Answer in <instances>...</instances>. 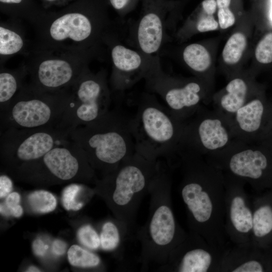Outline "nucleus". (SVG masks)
Returning a JSON list of instances; mask_svg holds the SVG:
<instances>
[{"label": "nucleus", "mask_w": 272, "mask_h": 272, "mask_svg": "<svg viewBox=\"0 0 272 272\" xmlns=\"http://www.w3.org/2000/svg\"><path fill=\"white\" fill-rule=\"evenodd\" d=\"M179 191L186 211L189 231L222 250L228 247L225 229V178L223 171L204 156L187 152L178 155Z\"/></svg>", "instance_id": "obj_1"}, {"label": "nucleus", "mask_w": 272, "mask_h": 272, "mask_svg": "<svg viewBox=\"0 0 272 272\" xmlns=\"http://www.w3.org/2000/svg\"><path fill=\"white\" fill-rule=\"evenodd\" d=\"M171 170L169 164L160 160L158 170L149 187L148 219L137 233L141 246L139 260L143 267L151 263L160 266L166 263L187 233L177 222L172 209Z\"/></svg>", "instance_id": "obj_2"}, {"label": "nucleus", "mask_w": 272, "mask_h": 272, "mask_svg": "<svg viewBox=\"0 0 272 272\" xmlns=\"http://www.w3.org/2000/svg\"><path fill=\"white\" fill-rule=\"evenodd\" d=\"M130 119L110 109L87 124L69 129V137L84 151L93 168L106 175L135 152Z\"/></svg>", "instance_id": "obj_3"}, {"label": "nucleus", "mask_w": 272, "mask_h": 272, "mask_svg": "<svg viewBox=\"0 0 272 272\" xmlns=\"http://www.w3.org/2000/svg\"><path fill=\"white\" fill-rule=\"evenodd\" d=\"M130 126L135 153L154 161L177 159L184 121L161 104L155 94L142 95Z\"/></svg>", "instance_id": "obj_4"}, {"label": "nucleus", "mask_w": 272, "mask_h": 272, "mask_svg": "<svg viewBox=\"0 0 272 272\" xmlns=\"http://www.w3.org/2000/svg\"><path fill=\"white\" fill-rule=\"evenodd\" d=\"M159 163L160 160H149L134 152L98 182L116 219L126 225L129 234L134 229L141 202L148 193Z\"/></svg>", "instance_id": "obj_5"}, {"label": "nucleus", "mask_w": 272, "mask_h": 272, "mask_svg": "<svg viewBox=\"0 0 272 272\" xmlns=\"http://www.w3.org/2000/svg\"><path fill=\"white\" fill-rule=\"evenodd\" d=\"M69 99L66 90L49 92L32 86L22 87L11 102L0 110L1 131L58 127Z\"/></svg>", "instance_id": "obj_6"}, {"label": "nucleus", "mask_w": 272, "mask_h": 272, "mask_svg": "<svg viewBox=\"0 0 272 272\" xmlns=\"http://www.w3.org/2000/svg\"><path fill=\"white\" fill-rule=\"evenodd\" d=\"M71 87L60 128L87 124L110 110L111 91L104 71L94 74L87 69Z\"/></svg>", "instance_id": "obj_7"}, {"label": "nucleus", "mask_w": 272, "mask_h": 272, "mask_svg": "<svg viewBox=\"0 0 272 272\" xmlns=\"http://www.w3.org/2000/svg\"><path fill=\"white\" fill-rule=\"evenodd\" d=\"M144 80L148 92L159 95L170 111L183 121L203 106L202 104L209 102L201 82L178 79L166 74L158 54L154 56Z\"/></svg>", "instance_id": "obj_8"}, {"label": "nucleus", "mask_w": 272, "mask_h": 272, "mask_svg": "<svg viewBox=\"0 0 272 272\" xmlns=\"http://www.w3.org/2000/svg\"><path fill=\"white\" fill-rule=\"evenodd\" d=\"M234 139L228 118L203 106L184 121L179 154L187 152L206 157L226 148Z\"/></svg>", "instance_id": "obj_9"}, {"label": "nucleus", "mask_w": 272, "mask_h": 272, "mask_svg": "<svg viewBox=\"0 0 272 272\" xmlns=\"http://www.w3.org/2000/svg\"><path fill=\"white\" fill-rule=\"evenodd\" d=\"M69 140L68 130L59 127L10 128L1 131L0 152L2 158L11 163L26 164Z\"/></svg>", "instance_id": "obj_10"}, {"label": "nucleus", "mask_w": 272, "mask_h": 272, "mask_svg": "<svg viewBox=\"0 0 272 272\" xmlns=\"http://www.w3.org/2000/svg\"><path fill=\"white\" fill-rule=\"evenodd\" d=\"M20 170L35 176H51L62 181L75 178L82 172L91 175L94 173L84 151L70 140L54 147L40 159L21 165Z\"/></svg>", "instance_id": "obj_11"}, {"label": "nucleus", "mask_w": 272, "mask_h": 272, "mask_svg": "<svg viewBox=\"0 0 272 272\" xmlns=\"http://www.w3.org/2000/svg\"><path fill=\"white\" fill-rule=\"evenodd\" d=\"M225 250L209 243L198 234L189 231L172 251L160 271L169 272H220Z\"/></svg>", "instance_id": "obj_12"}, {"label": "nucleus", "mask_w": 272, "mask_h": 272, "mask_svg": "<svg viewBox=\"0 0 272 272\" xmlns=\"http://www.w3.org/2000/svg\"><path fill=\"white\" fill-rule=\"evenodd\" d=\"M169 10L165 0H145L143 13L129 30V43L147 54H158L169 39Z\"/></svg>", "instance_id": "obj_13"}, {"label": "nucleus", "mask_w": 272, "mask_h": 272, "mask_svg": "<svg viewBox=\"0 0 272 272\" xmlns=\"http://www.w3.org/2000/svg\"><path fill=\"white\" fill-rule=\"evenodd\" d=\"M225 229L228 239L234 245L251 242L252 204L243 180L224 173Z\"/></svg>", "instance_id": "obj_14"}, {"label": "nucleus", "mask_w": 272, "mask_h": 272, "mask_svg": "<svg viewBox=\"0 0 272 272\" xmlns=\"http://www.w3.org/2000/svg\"><path fill=\"white\" fill-rule=\"evenodd\" d=\"M228 118L234 138L248 144H259L272 128V109L258 96Z\"/></svg>", "instance_id": "obj_15"}, {"label": "nucleus", "mask_w": 272, "mask_h": 272, "mask_svg": "<svg viewBox=\"0 0 272 272\" xmlns=\"http://www.w3.org/2000/svg\"><path fill=\"white\" fill-rule=\"evenodd\" d=\"M110 54V84L117 92H123L144 79L155 55L147 54L117 41L112 44Z\"/></svg>", "instance_id": "obj_16"}, {"label": "nucleus", "mask_w": 272, "mask_h": 272, "mask_svg": "<svg viewBox=\"0 0 272 272\" xmlns=\"http://www.w3.org/2000/svg\"><path fill=\"white\" fill-rule=\"evenodd\" d=\"M108 22L101 17H89L80 13H70L55 19L51 24L49 34L55 41L70 39L86 42L96 48L104 39Z\"/></svg>", "instance_id": "obj_17"}, {"label": "nucleus", "mask_w": 272, "mask_h": 272, "mask_svg": "<svg viewBox=\"0 0 272 272\" xmlns=\"http://www.w3.org/2000/svg\"><path fill=\"white\" fill-rule=\"evenodd\" d=\"M87 68L78 70L72 63L62 58L42 61L33 72V87L46 92H58L72 87Z\"/></svg>", "instance_id": "obj_18"}, {"label": "nucleus", "mask_w": 272, "mask_h": 272, "mask_svg": "<svg viewBox=\"0 0 272 272\" xmlns=\"http://www.w3.org/2000/svg\"><path fill=\"white\" fill-rule=\"evenodd\" d=\"M258 248L251 242L228 246L223 255L220 272L264 271Z\"/></svg>", "instance_id": "obj_19"}, {"label": "nucleus", "mask_w": 272, "mask_h": 272, "mask_svg": "<svg viewBox=\"0 0 272 272\" xmlns=\"http://www.w3.org/2000/svg\"><path fill=\"white\" fill-rule=\"evenodd\" d=\"M250 87V83L242 77L233 78L223 92L214 98V108L228 117L232 116L254 97V94H251Z\"/></svg>", "instance_id": "obj_20"}, {"label": "nucleus", "mask_w": 272, "mask_h": 272, "mask_svg": "<svg viewBox=\"0 0 272 272\" xmlns=\"http://www.w3.org/2000/svg\"><path fill=\"white\" fill-rule=\"evenodd\" d=\"M252 211L251 243L259 247L262 240L272 233V206L257 199L253 201Z\"/></svg>", "instance_id": "obj_21"}, {"label": "nucleus", "mask_w": 272, "mask_h": 272, "mask_svg": "<svg viewBox=\"0 0 272 272\" xmlns=\"http://www.w3.org/2000/svg\"><path fill=\"white\" fill-rule=\"evenodd\" d=\"M183 59L193 72L198 74L206 73L210 68L212 59L207 48L199 43H192L185 47Z\"/></svg>", "instance_id": "obj_22"}, {"label": "nucleus", "mask_w": 272, "mask_h": 272, "mask_svg": "<svg viewBox=\"0 0 272 272\" xmlns=\"http://www.w3.org/2000/svg\"><path fill=\"white\" fill-rule=\"evenodd\" d=\"M129 233L126 225L120 221L118 224L108 221L102 226L100 233V246L106 251H113L118 248L121 239Z\"/></svg>", "instance_id": "obj_23"}, {"label": "nucleus", "mask_w": 272, "mask_h": 272, "mask_svg": "<svg viewBox=\"0 0 272 272\" xmlns=\"http://www.w3.org/2000/svg\"><path fill=\"white\" fill-rule=\"evenodd\" d=\"M22 88L21 78L8 71L0 74V110L5 108Z\"/></svg>", "instance_id": "obj_24"}, {"label": "nucleus", "mask_w": 272, "mask_h": 272, "mask_svg": "<svg viewBox=\"0 0 272 272\" xmlns=\"http://www.w3.org/2000/svg\"><path fill=\"white\" fill-rule=\"evenodd\" d=\"M247 45L246 36L241 32L232 34L226 42L222 51L224 61L234 65L240 60Z\"/></svg>", "instance_id": "obj_25"}, {"label": "nucleus", "mask_w": 272, "mask_h": 272, "mask_svg": "<svg viewBox=\"0 0 272 272\" xmlns=\"http://www.w3.org/2000/svg\"><path fill=\"white\" fill-rule=\"evenodd\" d=\"M67 258L72 265L81 267H95L101 262L97 255L77 245H73L69 248Z\"/></svg>", "instance_id": "obj_26"}, {"label": "nucleus", "mask_w": 272, "mask_h": 272, "mask_svg": "<svg viewBox=\"0 0 272 272\" xmlns=\"http://www.w3.org/2000/svg\"><path fill=\"white\" fill-rule=\"evenodd\" d=\"M24 42L21 36L15 31L0 27V54L10 55L17 53L21 50Z\"/></svg>", "instance_id": "obj_27"}, {"label": "nucleus", "mask_w": 272, "mask_h": 272, "mask_svg": "<svg viewBox=\"0 0 272 272\" xmlns=\"http://www.w3.org/2000/svg\"><path fill=\"white\" fill-rule=\"evenodd\" d=\"M28 199L32 209L41 214L53 211L57 205L54 196L45 190L35 191L29 195Z\"/></svg>", "instance_id": "obj_28"}, {"label": "nucleus", "mask_w": 272, "mask_h": 272, "mask_svg": "<svg viewBox=\"0 0 272 272\" xmlns=\"http://www.w3.org/2000/svg\"><path fill=\"white\" fill-rule=\"evenodd\" d=\"M255 56L261 64L272 62V31L266 33L259 41L255 48Z\"/></svg>", "instance_id": "obj_29"}, {"label": "nucleus", "mask_w": 272, "mask_h": 272, "mask_svg": "<svg viewBox=\"0 0 272 272\" xmlns=\"http://www.w3.org/2000/svg\"><path fill=\"white\" fill-rule=\"evenodd\" d=\"M82 190V186L71 184L64 188L62 194V203L66 210L78 211L83 206L82 202L77 200L78 194Z\"/></svg>", "instance_id": "obj_30"}, {"label": "nucleus", "mask_w": 272, "mask_h": 272, "mask_svg": "<svg viewBox=\"0 0 272 272\" xmlns=\"http://www.w3.org/2000/svg\"><path fill=\"white\" fill-rule=\"evenodd\" d=\"M80 242L86 247L92 250L100 246V239L96 230L90 225L81 227L78 232Z\"/></svg>", "instance_id": "obj_31"}, {"label": "nucleus", "mask_w": 272, "mask_h": 272, "mask_svg": "<svg viewBox=\"0 0 272 272\" xmlns=\"http://www.w3.org/2000/svg\"><path fill=\"white\" fill-rule=\"evenodd\" d=\"M201 15L194 22L195 29L199 32L214 31L218 28L219 23L211 15Z\"/></svg>", "instance_id": "obj_32"}, {"label": "nucleus", "mask_w": 272, "mask_h": 272, "mask_svg": "<svg viewBox=\"0 0 272 272\" xmlns=\"http://www.w3.org/2000/svg\"><path fill=\"white\" fill-rule=\"evenodd\" d=\"M218 17L220 27L223 29L232 26L235 22V16L229 7L219 8Z\"/></svg>", "instance_id": "obj_33"}, {"label": "nucleus", "mask_w": 272, "mask_h": 272, "mask_svg": "<svg viewBox=\"0 0 272 272\" xmlns=\"http://www.w3.org/2000/svg\"><path fill=\"white\" fill-rule=\"evenodd\" d=\"M20 196L18 192H12L7 196L5 203L1 204V213L5 216L10 215L11 211L19 205Z\"/></svg>", "instance_id": "obj_34"}, {"label": "nucleus", "mask_w": 272, "mask_h": 272, "mask_svg": "<svg viewBox=\"0 0 272 272\" xmlns=\"http://www.w3.org/2000/svg\"><path fill=\"white\" fill-rule=\"evenodd\" d=\"M112 7L122 16H125L132 7L133 0H109Z\"/></svg>", "instance_id": "obj_35"}, {"label": "nucleus", "mask_w": 272, "mask_h": 272, "mask_svg": "<svg viewBox=\"0 0 272 272\" xmlns=\"http://www.w3.org/2000/svg\"><path fill=\"white\" fill-rule=\"evenodd\" d=\"M11 180L6 175L0 177V197L3 198L9 194L12 189Z\"/></svg>", "instance_id": "obj_36"}, {"label": "nucleus", "mask_w": 272, "mask_h": 272, "mask_svg": "<svg viewBox=\"0 0 272 272\" xmlns=\"http://www.w3.org/2000/svg\"><path fill=\"white\" fill-rule=\"evenodd\" d=\"M34 254L38 256H43L45 255L48 246L41 239H36L32 244Z\"/></svg>", "instance_id": "obj_37"}, {"label": "nucleus", "mask_w": 272, "mask_h": 272, "mask_svg": "<svg viewBox=\"0 0 272 272\" xmlns=\"http://www.w3.org/2000/svg\"><path fill=\"white\" fill-rule=\"evenodd\" d=\"M66 249V244L64 241L59 240H55L52 245V252L57 255L60 256L63 255Z\"/></svg>", "instance_id": "obj_38"}, {"label": "nucleus", "mask_w": 272, "mask_h": 272, "mask_svg": "<svg viewBox=\"0 0 272 272\" xmlns=\"http://www.w3.org/2000/svg\"><path fill=\"white\" fill-rule=\"evenodd\" d=\"M217 2L215 0H204L202 2V7L206 14L212 15L216 11Z\"/></svg>", "instance_id": "obj_39"}, {"label": "nucleus", "mask_w": 272, "mask_h": 272, "mask_svg": "<svg viewBox=\"0 0 272 272\" xmlns=\"http://www.w3.org/2000/svg\"><path fill=\"white\" fill-rule=\"evenodd\" d=\"M217 5L218 8H227L229 7L231 0H216Z\"/></svg>", "instance_id": "obj_40"}, {"label": "nucleus", "mask_w": 272, "mask_h": 272, "mask_svg": "<svg viewBox=\"0 0 272 272\" xmlns=\"http://www.w3.org/2000/svg\"><path fill=\"white\" fill-rule=\"evenodd\" d=\"M22 1V0H0V2L6 4H19L21 3Z\"/></svg>", "instance_id": "obj_41"}, {"label": "nucleus", "mask_w": 272, "mask_h": 272, "mask_svg": "<svg viewBox=\"0 0 272 272\" xmlns=\"http://www.w3.org/2000/svg\"><path fill=\"white\" fill-rule=\"evenodd\" d=\"M27 271H29V272H32V271H40V270H39V268H38L37 267H36V266H30V267H29L28 268V269H27L26 270Z\"/></svg>", "instance_id": "obj_42"}, {"label": "nucleus", "mask_w": 272, "mask_h": 272, "mask_svg": "<svg viewBox=\"0 0 272 272\" xmlns=\"http://www.w3.org/2000/svg\"><path fill=\"white\" fill-rule=\"evenodd\" d=\"M47 2H55L56 1V0H45Z\"/></svg>", "instance_id": "obj_43"}, {"label": "nucleus", "mask_w": 272, "mask_h": 272, "mask_svg": "<svg viewBox=\"0 0 272 272\" xmlns=\"http://www.w3.org/2000/svg\"><path fill=\"white\" fill-rule=\"evenodd\" d=\"M271 17H272V8H271Z\"/></svg>", "instance_id": "obj_44"}]
</instances>
